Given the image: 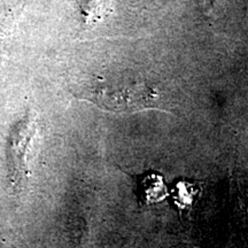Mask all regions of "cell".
<instances>
[{"label":"cell","mask_w":248,"mask_h":248,"mask_svg":"<svg viewBox=\"0 0 248 248\" xmlns=\"http://www.w3.org/2000/svg\"><path fill=\"white\" fill-rule=\"evenodd\" d=\"M82 98L102 109L116 113H131L156 106L159 94L146 83H115L90 89Z\"/></svg>","instance_id":"cell-1"},{"label":"cell","mask_w":248,"mask_h":248,"mask_svg":"<svg viewBox=\"0 0 248 248\" xmlns=\"http://www.w3.org/2000/svg\"><path fill=\"white\" fill-rule=\"evenodd\" d=\"M113 0H84L83 14L88 23H95L104 20L109 14Z\"/></svg>","instance_id":"cell-2"}]
</instances>
